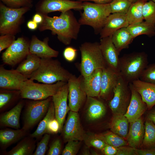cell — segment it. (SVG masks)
<instances>
[{
  "instance_id": "obj_20",
  "label": "cell",
  "mask_w": 155,
  "mask_h": 155,
  "mask_svg": "<svg viewBox=\"0 0 155 155\" xmlns=\"http://www.w3.org/2000/svg\"><path fill=\"white\" fill-rule=\"evenodd\" d=\"M129 25L125 14L112 13L100 33V38L112 36L117 30Z\"/></svg>"
},
{
  "instance_id": "obj_37",
  "label": "cell",
  "mask_w": 155,
  "mask_h": 155,
  "mask_svg": "<svg viewBox=\"0 0 155 155\" xmlns=\"http://www.w3.org/2000/svg\"><path fill=\"white\" fill-rule=\"evenodd\" d=\"M131 3L129 0H113L109 3L112 13H127Z\"/></svg>"
},
{
  "instance_id": "obj_33",
  "label": "cell",
  "mask_w": 155,
  "mask_h": 155,
  "mask_svg": "<svg viewBox=\"0 0 155 155\" xmlns=\"http://www.w3.org/2000/svg\"><path fill=\"white\" fill-rule=\"evenodd\" d=\"M145 132L142 144L145 148L155 147V125L146 118L144 122Z\"/></svg>"
},
{
  "instance_id": "obj_7",
  "label": "cell",
  "mask_w": 155,
  "mask_h": 155,
  "mask_svg": "<svg viewBox=\"0 0 155 155\" xmlns=\"http://www.w3.org/2000/svg\"><path fill=\"white\" fill-rule=\"evenodd\" d=\"M67 82L59 81L53 84H40L28 79L20 86L21 97L33 100H42L52 97Z\"/></svg>"
},
{
  "instance_id": "obj_4",
  "label": "cell",
  "mask_w": 155,
  "mask_h": 155,
  "mask_svg": "<svg viewBox=\"0 0 155 155\" xmlns=\"http://www.w3.org/2000/svg\"><path fill=\"white\" fill-rule=\"evenodd\" d=\"M79 48L81 53L79 69L83 77L88 76L97 69H103L107 66L99 43L86 42L82 44Z\"/></svg>"
},
{
  "instance_id": "obj_3",
  "label": "cell",
  "mask_w": 155,
  "mask_h": 155,
  "mask_svg": "<svg viewBox=\"0 0 155 155\" xmlns=\"http://www.w3.org/2000/svg\"><path fill=\"white\" fill-rule=\"evenodd\" d=\"M148 57L144 52H132L119 58V73L128 83L139 79L148 65Z\"/></svg>"
},
{
  "instance_id": "obj_49",
  "label": "cell",
  "mask_w": 155,
  "mask_h": 155,
  "mask_svg": "<svg viewBox=\"0 0 155 155\" xmlns=\"http://www.w3.org/2000/svg\"><path fill=\"white\" fill-rule=\"evenodd\" d=\"M118 150V148L106 144L101 150L105 155H116Z\"/></svg>"
},
{
  "instance_id": "obj_36",
  "label": "cell",
  "mask_w": 155,
  "mask_h": 155,
  "mask_svg": "<svg viewBox=\"0 0 155 155\" xmlns=\"http://www.w3.org/2000/svg\"><path fill=\"white\" fill-rule=\"evenodd\" d=\"M144 20L155 26V3L151 1L146 2L143 7Z\"/></svg>"
},
{
  "instance_id": "obj_58",
  "label": "cell",
  "mask_w": 155,
  "mask_h": 155,
  "mask_svg": "<svg viewBox=\"0 0 155 155\" xmlns=\"http://www.w3.org/2000/svg\"><path fill=\"white\" fill-rule=\"evenodd\" d=\"M147 1H151L153 2H154L155 3V0H147Z\"/></svg>"
},
{
  "instance_id": "obj_34",
  "label": "cell",
  "mask_w": 155,
  "mask_h": 155,
  "mask_svg": "<svg viewBox=\"0 0 155 155\" xmlns=\"http://www.w3.org/2000/svg\"><path fill=\"white\" fill-rule=\"evenodd\" d=\"M24 134L23 129H5L0 131V142L3 146L13 143L22 138Z\"/></svg>"
},
{
  "instance_id": "obj_56",
  "label": "cell",
  "mask_w": 155,
  "mask_h": 155,
  "mask_svg": "<svg viewBox=\"0 0 155 155\" xmlns=\"http://www.w3.org/2000/svg\"><path fill=\"white\" fill-rule=\"evenodd\" d=\"M90 152H91V155H98V153L95 151L92 150Z\"/></svg>"
},
{
  "instance_id": "obj_50",
  "label": "cell",
  "mask_w": 155,
  "mask_h": 155,
  "mask_svg": "<svg viewBox=\"0 0 155 155\" xmlns=\"http://www.w3.org/2000/svg\"><path fill=\"white\" fill-rule=\"evenodd\" d=\"M134 149L136 155H155V147L144 149Z\"/></svg>"
},
{
  "instance_id": "obj_54",
  "label": "cell",
  "mask_w": 155,
  "mask_h": 155,
  "mask_svg": "<svg viewBox=\"0 0 155 155\" xmlns=\"http://www.w3.org/2000/svg\"><path fill=\"white\" fill-rule=\"evenodd\" d=\"M79 1H92L96 3L99 4H107L109 3L113 0H78Z\"/></svg>"
},
{
  "instance_id": "obj_12",
  "label": "cell",
  "mask_w": 155,
  "mask_h": 155,
  "mask_svg": "<svg viewBox=\"0 0 155 155\" xmlns=\"http://www.w3.org/2000/svg\"><path fill=\"white\" fill-rule=\"evenodd\" d=\"M68 87V100L70 111L78 112L87 98L81 86V75L77 77L72 75L67 82Z\"/></svg>"
},
{
  "instance_id": "obj_31",
  "label": "cell",
  "mask_w": 155,
  "mask_h": 155,
  "mask_svg": "<svg viewBox=\"0 0 155 155\" xmlns=\"http://www.w3.org/2000/svg\"><path fill=\"white\" fill-rule=\"evenodd\" d=\"M55 117V108L53 102H51L48 110L43 119L40 122L36 130L31 135L33 137H39L48 133L47 126L50 121Z\"/></svg>"
},
{
  "instance_id": "obj_42",
  "label": "cell",
  "mask_w": 155,
  "mask_h": 155,
  "mask_svg": "<svg viewBox=\"0 0 155 155\" xmlns=\"http://www.w3.org/2000/svg\"><path fill=\"white\" fill-rule=\"evenodd\" d=\"M50 138V135L45 134L41 141L38 144L34 155H44L47 149V146Z\"/></svg>"
},
{
  "instance_id": "obj_26",
  "label": "cell",
  "mask_w": 155,
  "mask_h": 155,
  "mask_svg": "<svg viewBox=\"0 0 155 155\" xmlns=\"http://www.w3.org/2000/svg\"><path fill=\"white\" fill-rule=\"evenodd\" d=\"M23 104L20 102L1 117V124L3 125L18 129L20 127V118Z\"/></svg>"
},
{
  "instance_id": "obj_29",
  "label": "cell",
  "mask_w": 155,
  "mask_h": 155,
  "mask_svg": "<svg viewBox=\"0 0 155 155\" xmlns=\"http://www.w3.org/2000/svg\"><path fill=\"white\" fill-rule=\"evenodd\" d=\"M147 1V0H138L131 3L126 14L129 25L143 21V7L144 4Z\"/></svg>"
},
{
  "instance_id": "obj_32",
  "label": "cell",
  "mask_w": 155,
  "mask_h": 155,
  "mask_svg": "<svg viewBox=\"0 0 155 155\" xmlns=\"http://www.w3.org/2000/svg\"><path fill=\"white\" fill-rule=\"evenodd\" d=\"M95 135L106 144L118 148L128 145L126 140L112 131H107Z\"/></svg>"
},
{
  "instance_id": "obj_14",
  "label": "cell",
  "mask_w": 155,
  "mask_h": 155,
  "mask_svg": "<svg viewBox=\"0 0 155 155\" xmlns=\"http://www.w3.org/2000/svg\"><path fill=\"white\" fill-rule=\"evenodd\" d=\"M68 94V87L67 82L52 97L55 118L59 123L60 131L62 129L66 116L70 111L67 103Z\"/></svg>"
},
{
  "instance_id": "obj_17",
  "label": "cell",
  "mask_w": 155,
  "mask_h": 155,
  "mask_svg": "<svg viewBox=\"0 0 155 155\" xmlns=\"http://www.w3.org/2000/svg\"><path fill=\"white\" fill-rule=\"evenodd\" d=\"M129 85L131 91V99L124 115L130 123L141 117L148 108L146 104L143 101L140 95L135 89L132 84L129 83Z\"/></svg>"
},
{
  "instance_id": "obj_41",
  "label": "cell",
  "mask_w": 155,
  "mask_h": 155,
  "mask_svg": "<svg viewBox=\"0 0 155 155\" xmlns=\"http://www.w3.org/2000/svg\"><path fill=\"white\" fill-rule=\"evenodd\" d=\"M62 151V155H75L80 148V141H69L67 142Z\"/></svg>"
},
{
  "instance_id": "obj_23",
  "label": "cell",
  "mask_w": 155,
  "mask_h": 155,
  "mask_svg": "<svg viewBox=\"0 0 155 155\" xmlns=\"http://www.w3.org/2000/svg\"><path fill=\"white\" fill-rule=\"evenodd\" d=\"M144 132V123L142 117L130 123L127 139L128 145L139 148L142 144Z\"/></svg>"
},
{
  "instance_id": "obj_25",
  "label": "cell",
  "mask_w": 155,
  "mask_h": 155,
  "mask_svg": "<svg viewBox=\"0 0 155 155\" xmlns=\"http://www.w3.org/2000/svg\"><path fill=\"white\" fill-rule=\"evenodd\" d=\"M41 58L30 53L16 69L19 72L29 78L30 76L39 68Z\"/></svg>"
},
{
  "instance_id": "obj_45",
  "label": "cell",
  "mask_w": 155,
  "mask_h": 155,
  "mask_svg": "<svg viewBox=\"0 0 155 155\" xmlns=\"http://www.w3.org/2000/svg\"><path fill=\"white\" fill-rule=\"evenodd\" d=\"M61 142L59 139L55 140L51 145L48 151V155H59L61 152Z\"/></svg>"
},
{
  "instance_id": "obj_13",
  "label": "cell",
  "mask_w": 155,
  "mask_h": 155,
  "mask_svg": "<svg viewBox=\"0 0 155 155\" xmlns=\"http://www.w3.org/2000/svg\"><path fill=\"white\" fill-rule=\"evenodd\" d=\"M85 133L81 124L78 112L70 111L63 128L64 141L83 140Z\"/></svg>"
},
{
  "instance_id": "obj_18",
  "label": "cell",
  "mask_w": 155,
  "mask_h": 155,
  "mask_svg": "<svg viewBox=\"0 0 155 155\" xmlns=\"http://www.w3.org/2000/svg\"><path fill=\"white\" fill-rule=\"evenodd\" d=\"M102 69L95 70L86 77L81 75V87L87 96L99 97Z\"/></svg>"
},
{
  "instance_id": "obj_57",
  "label": "cell",
  "mask_w": 155,
  "mask_h": 155,
  "mask_svg": "<svg viewBox=\"0 0 155 155\" xmlns=\"http://www.w3.org/2000/svg\"><path fill=\"white\" fill-rule=\"evenodd\" d=\"M129 0L131 3H133L135 2L136 1L138 0Z\"/></svg>"
},
{
  "instance_id": "obj_39",
  "label": "cell",
  "mask_w": 155,
  "mask_h": 155,
  "mask_svg": "<svg viewBox=\"0 0 155 155\" xmlns=\"http://www.w3.org/2000/svg\"><path fill=\"white\" fill-rule=\"evenodd\" d=\"M139 79L155 84V63L148 65L143 71Z\"/></svg>"
},
{
  "instance_id": "obj_5",
  "label": "cell",
  "mask_w": 155,
  "mask_h": 155,
  "mask_svg": "<svg viewBox=\"0 0 155 155\" xmlns=\"http://www.w3.org/2000/svg\"><path fill=\"white\" fill-rule=\"evenodd\" d=\"M83 11L78 22L81 25L92 27L96 34L100 33L109 15L111 13L109 3H83Z\"/></svg>"
},
{
  "instance_id": "obj_48",
  "label": "cell",
  "mask_w": 155,
  "mask_h": 155,
  "mask_svg": "<svg viewBox=\"0 0 155 155\" xmlns=\"http://www.w3.org/2000/svg\"><path fill=\"white\" fill-rule=\"evenodd\" d=\"M13 94L10 92H1L0 94V108H2L11 99Z\"/></svg>"
},
{
  "instance_id": "obj_30",
  "label": "cell",
  "mask_w": 155,
  "mask_h": 155,
  "mask_svg": "<svg viewBox=\"0 0 155 155\" xmlns=\"http://www.w3.org/2000/svg\"><path fill=\"white\" fill-rule=\"evenodd\" d=\"M127 28L134 39L141 35H146L149 36L155 35V26L145 21L129 25Z\"/></svg>"
},
{
  "instance_id": "obj_8",
  "label": "cell",
  "mask_w": 155,
  "mask_h": 155,
  "mask_svg": "<svg viewBox=\"0 0 155 155\" xmlns=\"http://www.w3.org/2000/svg\"><path fill=\"white\" fill-rule=\"evenodd\" d=\"M113 92V97L109 102V106L113 114L124 115L130 101L131 91L129 83L120 75Z\"/></svg>"
},
{
  "instance_id": "obj_52",
  "label": "cell",
  "mask_w": 155,
  "mask_h": 155,
  "mask_svg": "<svg viewBox=\"0 0 155 155\" xmlns=\"http://www.w3.org/2000/svg\"><path fill=\"white\" fill-rule=\"evenodd\" d=\"M38 24L32 20L29 21L27 24V26L28 28L32 30H36L38 28Z\"/></svg>"
},
{
  "instance_id": "obj_47",
  "label": "cell",
  "mask_w": 155,
  "mask_h": 155,
  "mask_svg": "<svg viewBox=\"0 0 155 155\" xmlns=\"http://www.w3.org/2000/svg\"><path fill=\"white\" fill-rule=\"evenodd\" d=\"M116 155H136L134 148L129 146H125L118 148Z\"/></svg>"
},
{
  "instance_id": "obj_55",
  "label": "cell",
  "mask_w": 155,
  "mask_h": 155,
  "mask_svg": "<svg viewBox=\"0 0 155 155\" xmlns=\"http://www.w3.org/2000/svg\"><path fill=\"white\" fill-rule=\"evenodd\" d=\"M88 147L85 148L82 151V154L84 155H91V152H90Z\"/></svg>"
},
{
  "instance_id": "obj_10",
  "label": "cell",
  "mask_w": 155,
  "mask_h": 155,
  "mask_svg": "<svg viewBox=\"0 0 155 155\" xmlns=\"http://www.w3.org/2000/svg\"><path fill=\"white\" fill-rule=\"evenodd\" d=\"M51 97L42 100H34L29 103L25 115L23 129L31 128L45 115L51 102Z\"/></svg>"
},
{
  "instance_id": "obj_2",
  "label": "cell",
  "mask_w": 155,
  "mask_h": 155,
  "mask_svg": "<svg viewBox=\"0 0 155 155\" xmlns=\"http://www.w3.org/2000/svg\"><path fill=\"white\" fill-rule=\"evenodd\" d=\"M72 74L62 66L58 60L52 58H41L39 68L29 79L46 84L59 81L67 82Z\"/></svg>"
},
{
  "instance_id": "obj_46",
  "label": "cell",
  "mask_w": 155,
  "mask_h": 155,
  "mask_svg": "<svg viewBox=\"0 0 155 155\" xmlns=\"http://www.w3.org/2000/svg\"><path fill=\"white\" fill-rule=\"evenodd\" d=\"M48 133H57L60 131L59 123L55 117L51 120L47 126Z\"/></svg>"
},
{
  "instance_id": "obj_43",
  "label": "cell",
  "mask_w": 155,
  "mask_h": 155,
  "mask_svg": "<svg viewBox=\"0 0 155 155\" xmlns=\"http://www.w3.org/2000/svg\"><path fill=\"white\" fill-rule=\"evenodd\" d=\"M15 35L7 34L0 36V52L8 48L16 40Z\"/></svg>"
},
{
  "instance_id": "obj_27",
  "label": "cell",
  "mask_w": 155,
  "mask_h": 155,
  "mask_svg": "<svg viewBox=\"0 0 155 155\" xmlns=\"http://www.w3.org/2000/svg\"><path fill=\"white\" fill-rule=\"evenodd\" d=\"M129 123L124 115L113 114L109 125L110 130L127 140Z\"/></svg>"
},
{
  "instance_id": "obj_15",
  "label": "cell",
  "mask_w": 155,
  "mask_h": 155,
  "mask_svg": "<svg viewBox=\"0 0 155 155\" xmlns=\"http://www.w3.org/2000/svg\"><path fill=\"white\" fill-rule=\"evenodd\" d=\"M99 43L107 66L119 73L120 53L112 42V36L100 38Z\"/></svg>"
},
{
  "instance_id": "obj_16",
  "label": "cell",
  "mask_w": 155,
  "mask_h": 155,
  "mask_svg": "<svg viewBox=\"0 0 155 155\" xmlns=\"http://www.w3.org/2000/svg\"><path fill=\"white\" fill-rule=\"evenodd\" d=\"M29 79L16 69L8 70L0 67V88L4 90H20L22 83Z\"/></svg>"
},
{
  "instance_id": "obj_6",
  "label": "cell",
  "mask_w": 155,
  "mask_h": 155,
  "mask_svg": "<svg viewBox=\"0 0 155 155\" xmlns=\"http://www.w3.org/2000/svg\"><path fill=\"white\" fill-rule=\"evenodd\" d=\"M31 8H10L0 2V34L15 35L20 31L24 15Z\"/></svg>"
},
{
  "instance_id": "obj_1",
  "label": "cell",
  "mask_w": 155,
  "mask_h": 155,
  "mask_svg": "<svg viewBox=\"0 0 155 155\" xmlns=\"http://www.w3.org/2000/svg\"><path fill=\"white\" fill-rule=\"evenodd\" d=\"M42 15L43 20L38 27L40 31L50 30L52 35H57L58 40L65 45H69L72 40L77 38L81 25L71 10L61 12L58 16Z\"/></svg>"
},
{
  "instance_id": "obj_44",
  "label": "cell",
  "mask_w": 155,
  "mask_h": 155,
  "mask_svg": "<svg viewBox=\"0 0 155 155\" xmlns=\"http://www.w3.org/2000/svg\"><path fill=\"white\" fill-rule=\"evenodd\" d=\"M77 50L70 46L66 47L63 52L65 59L69 62H72L76 59L77 56Z\"/></svg>"
},
{
  "instance_id": "obj_9",
  "label": "cell",
  "mask_w": 155,
  "mask_h": 155,
  "mask_svg": "<svg viewBox=\"0 0 155 155\" xmlns=\"http://www.w3.org/2000/svg\"><path fill=\"white\" fill-rule=\"evenodd\" d=\"M30 41L24 37L18 38L2 55L3 63L13 67L20 63L30 53Z\"/></svg>"
},
{
  "instance_id": "obj_24",
  "label": "cell",
  "mask_w": 155,
  "mask_h": 155,
  "mask_svg": "<svg viewBox=\"0 0 155 155\" xmlns=\"http://www.w3.org/2000/svg\"><path fill=\"white\" fill-rule=\"evenodd\" d=\"M86 116L90 121L96 120L102 117L106 113V108L101 101L94 97L87 96Z\"/></svg>"
},
{
  "instance_id": "obj_53",
  "label": "cell",
  "mask_w": 155,
  "mask_h": 155,
  "mask_svg": "<svg viewBox=\"0 0 155 155\" xmlns=\"http://www.w3.org/2000/svg\"><path fill=\"white\" fill-rule=\"evenodd\" d=\"M43 20L42 15L39 13H36L33 16L32 20L38 24L42 22Z\"/></svg>"
},
{
  "instance_id": "obj_35",
  "label": "cell",
  "mask_w": 155,
  "mask_h": 155,
  "mask_svg": "<svg viewBox=\"0 0 155 155\" xmlns=\"http://www.w3.org/2000/svg\"><path fill=\"white\" fill-rule=\"evenodd\" d=\"M33 143L29 140H23L7 153L10 155H28L31 154L34 149Z\"/></svg>"
},
{
  "instance_id": "obj_19",
  "label": "cell",
  "mask_w": 155,
  "mask_h": 155,
  "mask_svg": "<svg viewBox=\"0 0 155 155\" xmlns=\"http://www.w3.org/2000/svg\"><path fill=\"white\" fill-rule=\"evenodd\" d=\"M119 77V73L108 66L102 69L100 97L107 100L112 94H113V91Z\"/></svg>"
},
{
  "instance_id": "obj_22",
  "label": "cell",
  "mask_w": 155,
  "mask_h": 155,
  "mask_svg": "<svg viewBox=\"0 0 155 155\" xmlns=\"http://www.w3.org/2000/svg\"><path fill=\"white\" fill-rule=\"evenodd\" d=\"M131 83L146 104L148 110L150 109L155 105V84L144 82L139 79Z\"/></svg>"
},
{
  "instance_id": "obj_11",
  "label": "cell",
  "mask_w": 155,
  "mask_h": 155,
  "mask_svg": "<svg viewBox=\"0 0 155 155\" xmlns=\"http://www.w3.org/2000/svg\"><path fill=\"white\" fill-rule=\"evenodd\" d=\"M83 9V3L70 0H40L36 6L37 13L47 15L52 12H64L71 9Z\"/></svg>"
},
{
  "instance_id": "obj_40",
  "label": "cell",
  "mask_w": 155,
  "mask_h": 155,
  "mask_svg": "<svg viewBox=\"0 0 155 155\" xmlns=\"http://www.w3.org/2000/svg\"><path fill=\"white\" fill-rule=\"evenodd\" d=\"M3 4L7 7L18 8L28 7L31 8L33 6L32 0H0Z\"/></svg>"
},
{
  "instance_id": "obj_28",
  "label": "cell",
  "mask_w": 155,
  "mask_h": 155,
  "mask_svg": "<svg viewBox=\"0 0 155 155\" xmlns=\"http://www.w3.org/2000/svg\"><path fill=\"white\" fill-rule=\"evenodd\" d=\"M112 42L119 53L127 49L133 41V38L127 29L123 28L117 30L112 36Z\"/></svg>"
},
{
  "instance_id": "obj_38",
  "label": "cell",
  "mask_w": 155,
  "mask_h": 155,
  "mask_svg": "<svg viewBox=\"0 0 155 155\" xmlns=\"http://www.w3.org/2000/svg\"><path fill=\"white\" fill-rule=\"evenodd\" d=\"M83 140L86 146L92 147L101 150L106 144L101 140L97 137L95 134L85 133Z\"/></svg>"
},
{
  "instance_id": "obj_21",
  "label": "cell",
  "mask_w": 155,
  "mask_h": 155,
  "mask_svg": "<svg viewBox=\"0 0 155 155\" xmlns=\"http://www.w3.org/2000/svg\"><path fill=\"white\" fill-rule=\"evenodd\" d=\"M49 40L48 37H46L43 41H41L36 35H33L30 42V53L35 55L40 58L57 57L59 52L49 46Z\"/></svg>"
},
{
  "instance_id": "obj_51",
  "label": "cell",
  "mask_w": 155,
  "mask_h": 155,
  "mask_svg": "<svg viewBox=\"0 0 155 155\" xmlns=\"http://www.w3.org/2000/svg\"><path fill=\"white\" fill-rule=\"evenodd\" d=\"M149 111L146 118L150 119L155 125V105Z\"/></svg>"
}]
</instances>
